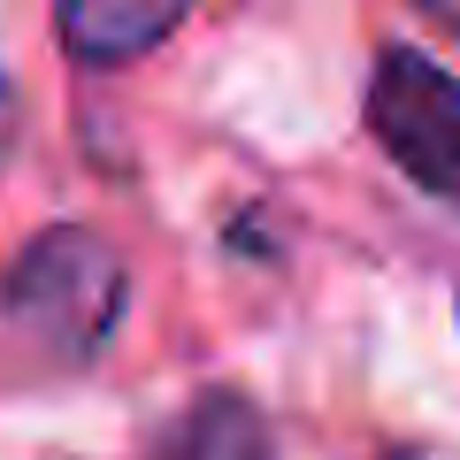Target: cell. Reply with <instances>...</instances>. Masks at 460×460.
<instances>
[{
    "instance_id": "2",
    "label": "cell",
    "mask_w": 460,
    "mask_h": 460,
    "mask_svg": "<svg viewBox=\"0 0 460 460\" xmlns=\"http://www.w3.org/2000/svg\"><path fill=\"white\" fill-rule=\"evenodd\" d=\"M361 115L384 162L460 215V77L453 69L429 62L422 47H384L368 69Z\"/></svg>"
},
{
    "instance_id": "3",
    "label": "cell",
    "mask_w": 460,
    "mask_h": 460,
    "mask_svg": "<svg viewBox=\"0 0 460 460\" xmlns=\"http://www.w3.org/2000/svg\"><path fill=\"white\" fill-rule=\"evenodd\" d=\"M192 0H54V39L69 62L84 69H115L154 54L162 39H177Z\"/></svg>"
},
{
    "instance_id": "1",
    "label": "cell",
    "mask_w": 460,
    "mask_h": 460,
    "mask_svg": "<svg viewBox=\"0 0 460 460\" xmlns=\"http://www.w3.org/2000/svg\"><path fill=\"white\" fill-rule=\"evenodd\" d=\"M131 307V269L93 223L39 230L16 261L0 269V323L54 368H84L108 353Z\"/></svg>"
},
{
    "instance_id": "7",
    "label": "cell",
    "mask_w": 460,
    "mask_h": 460,
    "mask_svg": "<svg viewBox=\"0 0 460 460\" xmlns=\"http://www.w3.org/2000/svg\"><path fill=\"white\" fill-rule=\"evenodd\" d=\"M392 460H429V453H392Z\"/></svg>"
},
{
    "instance_id": "4",
    "label": "cell",
    "mask_w": 460,
    "mask_h": 460,
    "mask_svg": "<svg viewBox=\"0 0 460 460\" xmlns=\"http://www.w3.org/2000/svg\"><path fill=\"white\" fill-rule=\"evenodd\" d=\"M162 460H277V429L246 392H199L169 422Z\"/></svg>"
},
{
    "instance_id": "6",
    "label": "cell",
    "mask_w": 460,
    "mask_h": 460,
    "mask_svg": "<svg viewBox=\"0 0 460 460\" xmlns=\"http://www.w3.org/2000/svg\"><path fill=\"white\" fill-rule=\"evenodd\" d=\"M429 23H445V31H460V0H414Z\"/></svg>"
},
{
    "instance_id": "5",
    "label": "cell",
    "mask_w": 460,
    "mask_h": 460,
    "mask_svg": "<svg viewBox=\"0 0 460 460\" xmlns=\"http://www.w3.org/2000/svg\"><path fill=\"white\" fill-rule=\"evenodd\" d=\"M16 131H23V100H16V84H8V69H0V162L16 154Z\"/></svg>"
}]
</instances>
